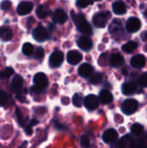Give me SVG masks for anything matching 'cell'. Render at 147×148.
<instances>
[{
  "label": "cell",
  "mask_w": 147,
  "mask_h": 148,
  "mask_svg": "<svg viewBox=\"0 0 147 148\" xmlns=\"http://www.w3.org/2000/svg\"><path fill=\"white\" fill-rule=\"evenodd\" d=\"M72 18L76 25V27L78 28V29L82 32L85 35H92L93 33V29L91 25L88 23V22L86 20L85 16L82 14H78L75 15L74 14V12H72Z\"/></svg>",
  "instance_id": "cell-1"
},
{
  "label": "cell",
  "mask_w": 147,
  "mask_h": 148,
  "mask_svg": "<svg viewBox=\"0 0 147 148\" xmlns=\"http://www.w3.org/2000/svg\"><path fill=\"white\" fill-rule=\"evenodd\" d=\"M34 83L35 86L32 88V92L39 94L47 88L49 82L47 76L43 73H37L34 76Z\"/></svg>",
  "instance_id": "cell-2"
},
{
  "label": "cell",
  "mask_w": 147,
  "mask_h": 148,
  "mask_svg": "<svg viewBox=\"0 0 147 148\" xmlns=\"http://www.w3.org/2000/svg\"><path fill=\"white\" fill-rule=\"evenodd\" d=\"M138 108H139V103L135 99H127L123 102L121 106L122 112L126 115H130L135 113Z\"/></svg>",
  "instance_id": "cell-3"
},
{
  "label": "cell",
  "mask_w": 147,
  "mask_h": 148,
  "mask_svg": "<svg viewBox=\"0 0 147 148\" xmlns=\"http://www.w3.org/2000/svg\"><path fill=\"white\" fill-rule=\"evenodd\" d=\"M109 12H100L93 17V23L97 28H104L107 25V19L109 18Z\"/></svg>",
  "instance_id": "cell-4"
},
{
  "label": "cell",
  "mask_w": 147,
  "mask_h": 148,
  "mask_svg": "<svg viewBox=\"0 0 147 148\" xmlns=\"http://www.w3.org/2000/svg\"><path fill=\"white\" fill-rule=\"evenodd\" d=\"M63 53L59 50L54 51L49 57V65L51 68H58L62 65L63 62Z\"/></svg>",
  "instance_id": "cell-5"
},
{
  "label": "cell",
  "mask_w": 147,
  "mask_h": 148,
  "mask_svg": "<svg viewBox=\"0 0 147 148\" xmlns=\"http://www.w3.org/2000/svg\"><path fill=\"white\" fill-rule=\"evenodd\" d=\"M33 37L37 41V42H43L49 38V33L48 30L42 27V26H38L33 30Z\"/></svg>",
  "instance_id": "cell-6"
},
{
  "label": "cell",
  "mask_w": 147,
  "mask_h": 148,
  "mask_svg": "<svg viewBox=\"0 0 147 148\" xmlns=\"http://www.w3.org/2000/svg\"><path fill=\"white\" fill-rule=\"evenodd\" d=\"M141 28V22L139 18L137 17H131L128 19L127 23H126V29L131 32V33H134L137 32L138 30H139Z\"/></svg>",
  "instance_id": "cell-7"
},
{
  "label": "cell",
  "mask_w": 147,
  "mask_h": 148,
  "mask_svg": "<svg viewBox=\"0 0 147 148\" xmlns=\"http://www.w3.org/2000/svg\"><path fill=\"white\" fill-rule=\"evenodd\" d=\"M84 105L88 110H94L99 106V100L94 95H89L84 99Z\"/></svg>",
  "instance_id": "cell-8"
},
{
  "label": "cell",
  "mask_w": 147,
  "mask_h": 148,
  "mask_svg": "<svg viewBox=\"0 0 147 148\" xmlns=\"http://www.w3.org/2000/svg\"><path fill=\"white\" fill-rule=\"evenodd\" d=\"M118 139V133L114 129H107L102 135V140L107 144L114 143Z\"/></svg>",
  "instance_id": "cell-9"
},
{
  "label": "cell",
  "mask_w": 147,
  "mask_h": 148,
  "mask_svg": "<svg viewBox=\"0 0 147 148\" xmlns=\"http://www.w3.org/2000/svg\"><path fill=\"white\" fill-rule=\"evenodd\" d=\"M67 60L71 65H76L82 60V55L77 50H71L68 53Z\"/></svg>",
  "instance_id": "cell-10"
},
{
  "label": "cell",
  "mask_w": 147,
  "mask_h": 148,
  "mask_svg": "<svg viewBox=\"0 0 147 148\" xmlns=\"http://www.w3.org/2000/svg\"><path fill=\"white\" fill-rule=\"evenodd\" d=\"M78 46L84 51H88L93 48V42L88 36H81L78 40Z\"/></svg>",
  "instance_id": "cell-11"
},
{
  "label": "cell",
  "mask_w": 147,
  "mask_h": 148,
  "mask_svg": "<svg viewBox=\"0 0 147 148\" xmlns=\"http://www.w3.org/2000/svg\"><path fill=\"white\" fill-rule=\"evenodd\" d=\"M33 9V3L30 2H22L17 6V13L21 16H25L31 12Z\"/></svg>",
  "instance_id": "cell-12"
},
{
  "label": "cell",
  "mask_w": 147,
  "mask_h": 148,
  "mask_svg": "<svg viewBox=\"0 0 147 148\" xmlns=\"http://www.w3.org/2000/svg\"><path fill=\"white\" fill-rule=\"evenodd\" d=\"M78 72L81 76L88 78L94 74V68L88 63H83L80 66Z\"/></svg>",
  "instance_id": "cell-13"
},
{
  "label": "cell",
  "mask_w": 147,
  "mask_h": 148,
  "mask_svg": "<svg viewBox=\"0 0 147 148\" xmlns=\"http://www.w3.org/2000/svg\"><path fill=\"white\" fill-rule=\"evenodd\" d=\"M138 86L133 82H126L122 86V92L125 95H132L136 93Z\"/></svg>",
  "instance_id": "cell-14"
},
{
  "label": "cell",
  "mask_w": 147,
  "mask_h": 148,
  "mask_svg": "<svg viewBox=\"0 0 147 148\" xmlns=\"http://www.w3.org/2000/svg\"><path fill=\"white\" fill-rule=\"evenodd\" d=\"M67 18H68L67 14L63 10L57 9V10H55L54 15H53V20L56 23H60V24L64 23L67 21Z\"/></svg>",
  "instance_id": "cell-15"
},
{
  "label": "cell",
  "mask_w": 147,
  "mask_h": 148,
  "mask_svg": "<svg viewBox=\"0 0 147 148\" xmlns=\"http://www.w3.org/2000/svg\"><path fill=\"white\" fill-rule=\"evenodd\" d=\"M131 65L136 69H141L146 65V57L143 55H136L131 60Z\"/></svg>",
  "instance_id": "cell-16"
},
{
  "label": "cell",
  "mask_w": 147,
  "mask_h": 148,
  "mask_svg": "<svg viewBox=\"0 0 147 148\" xmlns=\"http://www.w3.org/2000/svg\"><path fill=\"white\" fill-rule=\"evenodd\" d=\"M109 62L112 67L113 68H119L124 63V58L120 54H113L109 58Z\"/></svg>",
  "instance_id": "cell-17"
},
{
  "label": "cell",
  "mask_w": 147,
  "mask_h": 148,
  "mask_svg": "<svg viewBox=\"0 0 147 148\" xmlns=\"http://www.w3.org/2000/svg\"><path fill=\"white\" fill-rule=\"evenodd\" d=\"M113 10L116 15H123L126 12V6L123 1H116L113 4Z\"/></svg>",
  "instance_id": "cell-18"
},
{
  "label": "cell",
  "mask_w": 147,
  "mask_h": 148,
  "mask_svg": "<svg viewBox=\"0 0 147 148\" xmlns=\"http://www.w3.org/2000/svg\"><path fill=\"white\" fill-rule=\"evenodd\" d=\"M23 80L22 78V76L16 75H15V77L12 80L11 82V88L14 91L16 92H20L23 88Z\"/></svg>",
  "instance_id": "cell-19"
},
{
  "label": "cell",
  "mask_w": 147,
  "mask_h": 148,
  "mask_svg": "<svg viewBox=\"0 0 147 148\" xmlns=\"http://www.w3.org/2000/svg\"><path fill=\"white\" fill-rule=\"evenodd\" d=\"M134 146V140L131 135H126L118 142L120 147H133Z\"/></svg>",
  "instance_id": "cell-20"
},
{
  "label": "cell",
  "mask_w": 147,
  "mask_h": 148,
  "mask_svg": "<svg viewBox=\"0 0 147 148\" xmlns=\"http://www.w3.org/2000/svg\"><path fill=\"white\" fill-rule=\"evenodd\" d=\"M113 95L108 90H101L100 93V98L99 100L102 104H108L113 101Z\"/></svg>",
  "instance_id": "cell-21"
},
{
  "label": "cell",
  "mask_w": 147,
  "mask_h": 148,
  "mask_svg": "<svg viewBox=\"0 0 147 148\" xmlns=\"http://www.w3.org/2000/svg\"><path fill=\"white\" fill-rule=\"evenodd\" d=\"M12 37V31L10 27L3 26L0 28V38L3 41H9Z\"/></svg>",
  "instance_id": "cell-22"
},
{
  "label": "cell",
  "mask_w": 147,
  "mask_h": 148,
  "mask_svg": "<svg viewBox=\"0 0 147 148\" xmlns=\"http://www.w3.org/2000/svg\"><path fill=\"white\" fill-rule=\"evenodd\" d=\"M49 10L46 5H39L36 9V16L39 18H45L49 15Z\"/></svg>",
  "instance_id": "cell-23"
},
{
  "label": "cell",
  "mask_w": 147,
  "mask_h": 148,
  "mask_svg": "<svg viewBox=\"0 0 147 148\" xmlns=\"http://www.w3.org/2000/svg\"><path fill=\"white\" fill-rule=\"evenodd\" d=\"M137 47H138L137 42H135L133 41H130L122 46V50L126 53H132L133 50H135L137 49Z\"/></svg>",
  "instance_id": "cell-24"
},
{
  "label": "cell",
  "mask_w": 147,
  "mask_h": 148,
  "mask_svg": "<svg viewBox=\"0 0 147 148\" xmlns=\"http://www.w3.org/2000/svg\"><path fill=\"white\" fill-rule=\"evenodd\" d=\"M144 131V128H143V126L140 125L139 123H135L131 127V133L132 134L135 135V136H139L142 134Z\"/></svg>",
  "instance_id": "cell-25"
},
{
  "label": "cell",
  "mask_w": 147,
  "mask_h": 148,
  "mask_svg": "<svg viewBox=\"0 0 147 148\" xmlns=\"http://www.w3.org/2000/svg\"><path fill=\"white\" fill-rule=\"evenodd\" d=\"M34 52V47L29 42H25L23 46V53L25 56H30Z\"/></svg>",
  "instance_id": "cell-26"
},
{
  "label": "cell",
  "mask_w": 147,
  "mask_h": 148,
  "mask_svg": "<svg viewBox=\"0 0 147 148\" xmlns=\"http://www.w3.org/2000/svg\"><path fill=\"white\" fill-rule=\"evenodd\" d=\"M10 101L9 95L4 92L3 90H0V105L1 106H6Z\"/></svg>",
  "instance_id": "cell-27"
},
{
  "label": "cell",
  "mask_w": 147,
  "mask_h": 148,
  "mask_svg": "<svg viewBox=\"0 0 147 148\" xmlns=\"http://www.w3.org/2000/svg\"><path fill=\"white\" fill-rule=\"evenodd\" d=\"M120 30H122L120 21H119V20L113 21V23H112V24L110 26V32L111 33H114L116 31H120Z\"/></svg>",
  "instance_id": "cell-28"
},
{
  "label": "cell",
  "mask_w": 147,
  "mask_h": 148,
  "mask_svg": "<svg viewBox=\"0 0 147 148\" xmlns=\"http://www.w3.org/2000/svg\"><path fill=\"white\" fill-rule=\"evenodd\" d=\"M89 81L91 83L93 84H97V83H100L101 81H102V75L101 74H93L90 77H89Z\"/></svg>",
  "instance_id": "cell-29"
},
{
  "label": "cell",
  "mask_w": 147,
  "mask_h": 148,
  "mask_svg": "<svg viewBox=\"0 0 147 148\" xmlns=\"http://www.w3.org/2000/svg\"><path fill=\"white\" fill-rule=\"evenodd\" d=\"M82 101H83V99H82V96L80 95V94H75L73 97V103L75 107L77 108H81V105H82Z\"/></svg>",
  "instance_id": "cell-30"
},
{
  "label": "cell",
  "mask_w": 147,
  "mask_h": 148,
  "mask_svg": "<svg viewBox=\"0 0 147 148\" xmlns=\"http://www.w3.org/2000/svg\"><path fill=\"white\" fill-rule=\"evenodd\" d=\"M13 69L11 68H6L3 71H0V79L9 78L13 74Z\"/></svg>",
  "instance_id": "cell-31"
},
{
  "label": "cell",
  "mask_w": 147,
  "mask_h": 148,
  "mask_svg": "<svg viewBox=\"0 0 147 148\" xmlns=\"http://www.w3.org/2000/svg\"><path fill=\"white\" fill-rule=\"evenodd\" d=\"M44 57V50L42 48L39 47L36 49V52H35V58L37 59V60H42V58Z\"/></svg>",
  "instance_id": "cell-32"
},
{
  "label": "cell",
  "mask_w": 147,
  "mask_h": 148,
  "mask_svg": "<svg viewBox=\"0 0 147 148\" xmlns=\"http://www.w3.org/2000/svg\"><path fill=\"white\" fill-rule=\"evenodd\" d=\"M76 3L80 8H86L88 5L92 4V1L91 0H77Z\"/></svg>",
  "instance_id": "cell-33"
},
{
  "label": "cell",
  "mask_w": 147,
  "mask_h": 148,
  "mask_svg": "<svg viewBox=\"0 0 147 148\" xmlns=\"http://www.w3.org/2000/svg\"><path fill=\"white\" fill-rule=\"evenodd\" d=\"M16 117H17V121H18L19 125L22 126V127H23V125H24L23 117V114H22V113L20 112V110L18 108L16 110Z\"/></svg>",
  "instance_id": "cell-34"
},
{
  "label": "cell",
  "mask_w": 147,
  "mask_h": 148,
  "mask_svg": "<svg viewBox=\"0 0 147 148\" xmlns=\"http://www.w3.org/2000/svg\"><path fill=\"white\" fill-rule=\"evenodd\" d=\"M139 84H140V86H142V87H144V88H146L147 87V72L146 73H145V74H143L141 76H140V78H139Z\"/></svg>",
  "instance_id": "cell-35"
},
{
  "label": "cell",
  "mask_w": 147,
  "mask_h": 148,
  "mask_svg": "<svg viewBox=\"0 0 147 148\" xmlns=\"http://www.w3.org/2000/svg\"><path fill=\"white\" fill-rule=\"evenodd\" d=\"M10 7H11V2H10V1L5 0V1H3L2 3H1V9H2L3 10H10Z\"/></svg>",
  "instance_id": "cell-36"
},
{
  "label": "cell",
  "mask_w": 147,
  "mask_h": 148,
  "mask_svg": "<svg viewBox=\"0 0 147 148\" xmlns=\"http://www.w3.org/2000/svg\"><path fill=\"white\" fill-rule=\"evenodd\" d=\"M81 145L83 147H88L90 146V141L89 139L87 136H82L81 140Z\"/></svg>",
  "instance_id": "cell-37"
},
{
  "label": "cell",
  "mask_w": 147,
  "mask_h": 148,
  "mask_svg": "<svg viewBox=\"0 0 147 148\" xmlns=\"http://www.w3.org/2000/svg\"><path fill=\"white\" fill-rule=\"evenodd\" d=\"M94 1H100V0H94Z\"/></svg>",
  "instance_id": "cell-38"
}]
</instances>
